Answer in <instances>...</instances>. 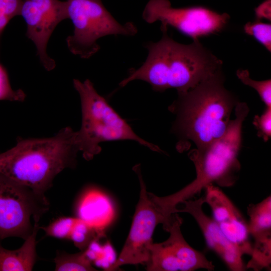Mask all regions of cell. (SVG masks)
I'll use <instances>...</instances> for the list:
<instances>
[{
    "label": "cell",
    "instance_id": "cell-2",
    "mask_svg": "<svg viewBox=\"0 0 271 271\" xmlns=\"http://www.w3.org/2000/svg\"><path fill=\"white\" fill-rule=\"evenodd\" d=\"M224 81L220 70L187 91L178 93L169 109L176 115L173 130L179 138V151L188 150L191 142L196 148L202 149L226 130L239 100L225 88Z\"/></svg>",
    "mask_w": 271,
    "mask_h": 271
},
{
    "label": "cell",
    "instance_id": "cell-18",
    "mask_svg": "<svg viewBox=\"0 0 271 271\" xmlns=\"http://www.w3.org/2000/svg\"><path fill=\"white\" fill-rule=\"evenodd\" d=\"M236 76L244 84L253 88L258 93L266 107H271V80L256 81L251 79L247 70L239 69Z\"/></svg>",
    "mask_w": 271,
    "mask_h": 271
},
{
    "label": "cell",
    "instance_id": "cell-1",
    "mask_svg": "<svg viewBox=\"0 0 271 271\" xmlns=\"http://www.w3.org/2000/svg\"><path fill=\"white\" fill-rule=\"evenodd\" d=\"M163 35L157 42L147 43L148 56L137 69L120 83L124 87L140 80L151 85L155 91L174 88L178 93L185 92L203 80L222 70V62L199 40L188 45L174 41L167 33L168 28L161 26Z\"/></svg>",
    "mask_w": 271,
    "mask_h": 271
},
{
    "label": "cell",
    "instance_id": "cell-12",
    "mask_svg": "<svg viewBox=\"0 0 271 271\" xmlns=\"http://www.w3.org/2000/svg\"><path fill=\"white\" fill-rule=\"evenodd\" d=\"M204 190L205 203L210 207L212 218L222 233L243 256L250 255L252 243L247 221L242 213L219 187L211 184Z\"/></svg>",
    "mask_w": 271,
    "mask_h": 271
},
{
    "label": "cell",
    "instance_id": "cell-4",
    "mask_svg": "<svg viewBox=\"0 0 271 271\" xmlns=\"http://www.w3.org/2000/svg\"><path fill=\"white\" fill-rule=\"evenodd\" d=\"M79 152L76 131L69 127L50 138L19 139L0 154V173L45 194L57 175L76 167Z\"/></svg>",
    "mask_w": 271,
    "mask_h": 271
},
{
    "label": "cell",
    "instance_id": "cell-7",
    "mask_svg": "<svg viewBox=\"0 0 271 271\" xmlns=\"http://www.w3.org/2000/svg\"><path fill=\"white\" fill-rule=\"evenodd\" d=\"M44 193L0 173V241L9 237L25 240L32 233V221H40L49 209Z\"/></svg>",
    "mask_w": 271,
    "mask_h": 271
},
{
    "label": "cell",
    "instance_id": "cell-5",
    "mask_svg": "<svg viewBox=\"0 0 271 271\" xmlns=\"http://www.w3.org/2000/svg\"><path fill=\"white\" fill-rule=\"evenodd\" d=\"M73 86L81 101L82 122L76 131L79 152L87 160L92 159L101 150L104 142L131 140L157 152H163L156 145L137 135L128 123L100 95L92 82L73 79Z\"/></svg>",
    "mask_w": 271,
    "mask_h": 271
},
{
    "label": "cell",
    "instance_id": "cell-14",
    "mask_svg": "<svg viewBox=\"0 0 271 271\" xmlns=\"http://www.w3.org/2000/svg\"><path fill=\"white\" fill-rule=\"evenodd\" d=\"M248 231L253 239L252 247L259 249L271 247V196L247 207Z\"/></svg>",
    "mask_w": 271,
    "mask_h": 271
},
{
    "label": "cell",
    "instance_id": "cell-8",
    "mask_svg": "<svg viewBox=\"0 0 271 271\" xmlns=\"http://www.w3.org/2000/svg\"><path fill=\"white\" fill-rule=\"evenodd\" d=\"M143 19L148 24L160 21L161 26L174 28L195 41L223 30L230 16L203 6L174 8L169 0H150Z\"/></svg>",
    "mask_w": 271,
    "mask_h": 271
},
{
    "label": "cell",
    "instance_id": "cell-20",
    "mask_svg": "<svg viewBox=\"0 0 271 271\" xmlns=\"http://www.w3.org/2000/svg\"><path fill=\"white\" fill-rule=\"evenodd\" d=\"M244 33L252 37L265 49L271 51V25L255 20L248 22L243 27Z\"/></svg>",
    "mask_w": 271,
    "mask_h": 271
},
{
    "label": "cell",
    "instance_id": "cell-10",
    "mask_svg": "<svg viewBox=\"0 0 271 271\" xmlns=\"http://www.w3.org/2000/svg\"><path fill=\"white\" fill-rule=\"evenodd\" d=\"M183 219L176 213L173 215L167 232L169 236L160 243L153 242L150 259L146 263L148 271H194L199 269L213 270L215 266L202 252L191 246L184 238L181 226Z\"/></svg>",
    "mask_w": 271,
    "mask_h": 271
},
{
    "label": "cell",
    "instance_id": "cell-16",
    "mask_svg": "<svg viewBox=\"0 0 271 271\" xmlns=\"http://www.w3.org/2000/svg\"><path fill=\"white\" fill-rule=\"evenodd\" d=\"M83 199L79 207V218L85 221L99 233L111 221L113 208L103 194L92 191Z\"/></svg>",
    "mask_w": 271,
    "mask_h": 271
},
{
    "label": "cell",
    "instance_id": "cell-13",
    "mask_svg": "<svg viewBox=\"0 0 271 271\" xmlns=\"http://www.w3.org/2000/svg\"><path fill=\"white\" fill-rule=\"evenodd\" d=\"M204 197L184 201L183 207L178 208L176 213L185 212L191 215L199 226L208 246L223 261L232 271L245 270L243 255L228 241L213 218L203 211Z\"/></svg>",
    "mask_w": 271,
    "mask_h": 271
},
{
    "label": "cell",
    "instance_id": "cell-15",
    "mask_svg": "<svg viewBox=\"0 0 271 271\" xmlns=\"http://www.w3.org/2000/svg\"><path fill=\"white\" fill-rule=\"evenodd\" d=\"M39 229V221L34 222L32 233L18 249L10 250L0 245V271L32 270L36 260V237Z\"/></svg>",
    "mask_w": 271,
    "mask_h": 271
},
{
    "label": "cell",
    "instance_id": "cell-25",
    "mask_svg": "<svg viewBox=\"0 0 271 271\" xmlns=\"http://www.w3.org/2000/svg\"><path fill=\"white\" fill-rule=\"evenodd\" d=\"M255 20L271 21V1L265 0L254 9Z\"/></svg>",
    "mask_w": 271,
    "mask_h": 271
},
{
    "label": "cell",
    "instance_id": "cell-19",
    "mask_svg": "<svg viewBox=\"0 0 271 271\" xmlns=\"http://www.w3.org/2000/svg\"><path fill=\"white\" fill-rule=\"evenodd\" d=\"M96 233L99 234L87 223L78 217L69 239L73 242L76 246L83 250L94 239L96 236Z\"/></svg>",
    "mask_w": 271,
    "mask_h": 271
},
{
    "label": "cell",
    "instance_id": "cell-22",
    "mask_svg": "<svg viewBox=\"0 0 271 271\" xmlns=\"http://www.w3.org/2000/svg\"><path fill=\"white\" fill-rule=\"evenodd\" d=\"M26 96L23 90H15L12 88L8 71L0 62V100L23 101Z\"/></svg>",
    "mask_w": 271,
    "mask_h": 271
},
{
    "label": "cell",
    "instance_id": "cell-17",
    "mask_svg": "<svg viewBox=\"0 0 271 271\" xmlns=\"http://www.w3.org/2000/svg\"><path fill=\"white\" fill-rule=\"evenodd\" d=\"M56 271L97 270L91 263L87 250L70 254L65 252L57 253L54 259Z\"/></svg>",
    "mask_w": 271,
    "mask_h": 271
},
{
    "label": "cell",
    "instance_id": "cell-6",
    "mask_svg": "<svg viewBox=\"0 0 271 271\" xmlns=\"http://www.w3.org/2000/svg\"><path fill=\"white\" fill-rule=\"evenodd\" d=\"M67 19L74 30L66 38L69 51L83 59H88L100 49L97 40L108 35L133 36L138 29L132 22L117 21L101 0H67Z\"/></svg>",
    "mask_w": 271,
    "mask_h": 271
},
{
    "label": "cell",
    "instance_id": "cell-21",
    "mask_svg": "<svg viewBox=\"0 0 271 271\" xmlns=\"http://www.w3.org/2000/svg\"><path fill=\"white\" fill-rule=\"evenodd\" d=\"M78 217H61L45 227H40L48 236L59 239H69L73 228Z\"/></svg>",
    "mask_w": 271,
    "mask_h": 271
},
{
    "label": "cell",
    "instance_id": "cell-24",
    "mask_svg": "<svg viewBox=\"0 0 271 271\" xmlns=\"http://www.w3.org/2000/svg\"><path fill=\"white\" fill-rule=\"evenodd\" d=\"M257 131V136L264 142L271 137V107H266L261 115H256L252 122Z\"/></svg>",
    "mask_w": 271,
    "mask_h": 271
},
{
    "label": "cell",
    "instance_id": "cell-9",
    "mask_svg": "<svg viewBox=\"0 0 271 271\" xmlns=\"http://www.w3.org/2000/svg\"><path fill=\"white\" fill-rule=\"evenodd\" d=\"M133 170L140 182L139 200L128 235L120 254L107 270H114L125 264H146L150 259V248L153 242L152 237L156 227L162 224L165 231L168 229L164 216L147 191L140 166H135Z\"/></svg>",
    "mask_w": 271,
    "mask_h": 271
},
{
    "label": "cell",
    "instance_id": "cell-23",
    "mask_svg": "<svg viewBox=\"0 0 271 271\" xmlns=\"http://www.w3.org/2000/svg\"><path fill=\"white\" fill-rule=\"evenodd\" d=\"M23 0H0V38L10 21L20 15Z\"/></svg>",
    "mask_w": 271,
    "mask_h": 271
},
{
    "label": "cell",
    "instance_id": "cell-11",
    "mask_svg": "<svg viewBox=\"0 0 271 271\" xmlns=\"http://www.w3.org/2000/svg\"><path fill=\"white\" fill-rule=\"evenodd\" d=\"M20 16L25 20L26 36L35 44L41 63L46 70H52L56 63L48 55L47 45L58 25L67 19L66 1L23 0Z\"/></svg>",
    "mask_w": 271,
    "mask_h": 271
},
{
    "label": "cell",
    "instance_id": "cell-3",
    "mask_svg": "<svg viewBox=\"0 0 271 271\" xmlns=\"http://www.w3.org/2000/svg\"><path fill=\"white\" fill-rule=\"evenodd\" d=\"M245 102L239 101L234 108L235 118L220 138L202 149H193L188 157L193 163L195 179L178 191L159 197L149 192L165 219L169 222L176 213L178 205L192 199L209 185L232 186L237 181L241 169L238 155L242 145L243 122L249 113Z\"/></svg>",
    "mask_w": 271,
    "mask_h": 271
}]
</instances>
